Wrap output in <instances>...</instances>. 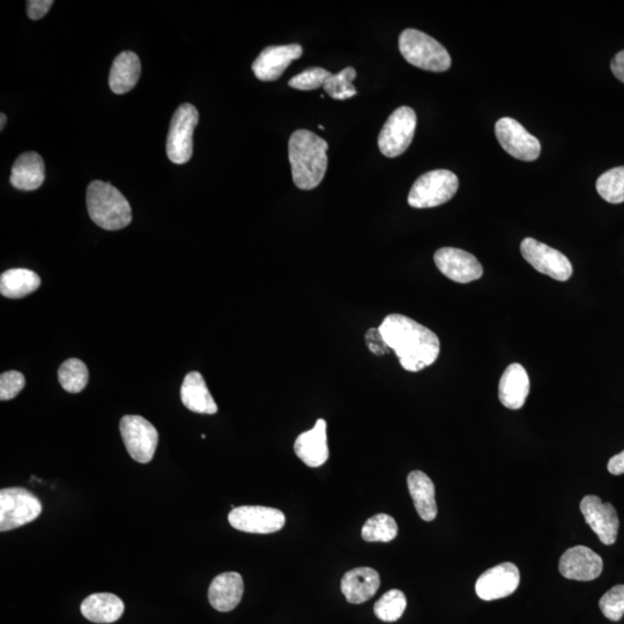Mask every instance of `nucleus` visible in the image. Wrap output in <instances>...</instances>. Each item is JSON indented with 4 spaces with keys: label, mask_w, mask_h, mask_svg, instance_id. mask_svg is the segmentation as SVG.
Returning <instances> with one entry per match:
<instances>
[{
    "label": "nucleus",
    "mask_w": 624,
    "mask_h": 624,
    "mask_svg": "<svg viewBox=\"0 0 624 624\" xmlns=\"http://www.w3.org/2000/svg\"><path fill=\"white\" fill-rule=\"evenodd\" d=\"M530 393V378L519 363H512L505 369L499 384V398L509 410H520Z\"/></svg>",
    "instance_id": "obj_19"
},
{
    "label": "nucleus",
    "mask_w": 624,
    "mask_h": 624,
    "mask_svg": "<svg viewBox=\"0 0 624 624\" xmlns=\"http://www.w3.org/2000/svg\"><path fill=\"white\" fill-rule=\"evenodd\" d=\"M181 399L183 405L191 412L208 415L218 412V405L208 391L203 376L196 371L185 376L181 388Z\"/></svg>",
    "instance_id": "obj_23"
},
{
    "label": "nucleus",
    "mask_w": 624,
    "mask_h": 624,
    "mask_svg": "<svg viewBox=\"0 0 624 624\" xmlns=\"http://www.w3.org/2000/svg\"><path fill=\"white\" fill-rule=\"evenodd\" d=\"M244 592L239 572H224L213 579L208 589V600L219 612H230L241 603Z\"/></svg>",
    "instance_id": "obj_21"
},
{
    "label": "nucleus",
    "mask_w": 624,
    "mask_h": 624,
    "mask_svg": "<svg viewBox=\"0 0 624 624\" xmlns=\"http://www.w3.org/2000/svg\"><path fill=\"white\" fill-rule=\"evenodd\" d=\"M25 376L19 371H6L0 376V399L3 401L16 398L25 388Z\"/></svg>",
    "instance_id": "obj_35"
},
{
    "label": "nucleus",
    "mask_w": 624,
    "mask_h": 624,
    "mask_svg": "<svg viewBox=\"0 0 624 624\" xmlns=\"http://www.w3.org/2000/svg\"><path fill=\"white\" fill-rule=\"evenodd\" d=\"M288 148L296 187L301 190L317 188L328 169L329 144L315 133L297 130L289 139Z\"/></svg>",
    "instance_id": "obj_2"
},
{
    "label": "nucleus",
    "mask_w": 624,
    "mask_h": 624,
    "mask_svg": "<svg viewBox=\"0 0 624 624\" xmlns=\"http://www.w3.org/2000/svg\"><path fill=\"white\" fill-rule=\"evenodd\" d=\"M58 380L65 391L70 393L83 391L89 380L86 364L79 359L66 360L59 367Z\"/></svg>",
    "instance_id": "obj_28"
},
{
    "label": "nucleus",
    "mask_w": 624,
    "mask_h": 624,
    "mask_svg": "<svg viewBox=\"0 0 624 624\" xmlns=\"http://www.w3.org/2000/svg\"><path fill=\"white\" fill-rule=\"evenodd\" d=\"M597 191L611 204L624 203V166L607 170L598 178Z\"/></svg>",
    "instance_id": "obj_30"
},
{
    "label": "nucleus",
    "mask_w": 624,
    "mask_h": 624,
    "mask_svg": "<svg viewBox=\"0 0 624 624\" xmlns=\"http://www.w3.org/2000/svg\"><path fill=\"white\" fill-rule=\"evenodd\" d=\"M332 77V73L322 68H311L289 80L288 85L299 91H315L324 87Z\"/></svg>",
    "instance_id": "obj_33"
},
{
    "label": "nucleus",
    "mask_w": 624,
    "mask_h": 624,
    "mask_svg": "<svg viewBox=\"0 0 624 624\" xmlns=\"http://www.w3.org/2000/svg\"><path fill=\"white\" fill-rule=\"evenodd\" d=\"M121 598L111 593H95L81 604V613L94 623H113L121 619L124 613Z\"/></svg>",
    "instance_id": "obj_26"
},
{
    "label": "nucleus",
    "mask_w": 624,
    "mask_h": 624,
    "mask_svg": "<svg viewBox=\"0 0 624 624\" xmlns=\"http://www.w3.org/2000/svg\"><path fill=\"white\" fill-rule=\"evenodd\" d=\"M378 329L391 351L398 356L401 367L411 373L432 366L440 355V339L432 330L410 317L389 315Z\"/></svg>",
    "instance_id": "obj_1"
},
{
    "label": "nucleus",
    "mask_w": 624,
    "mask_h": 624,
    "mask_svg": "<svg viewBox=\"0 0 624 624\" xmlns=\"http://www.w3.org/2000/svg\"><path fill=\"white\" fill-rule=\"evenodd\" d=\"M46 178V167L42 156L35 152L21 154L12 167L11 184L14 188L34 191L41 187Z\"/></svg>",
    "instance_id": "obj_22"
},
{
    "label": "nucleus",
    "mask_w": 624,
    "mask_h": 624,
    "mask_svg": "<svg viewBox=\"0 0 624 624\" xmlns=\"http://www.w3.org/2000/svg\"><path fill=\"white\" fill-rule=\"evenodd\" d=\"M294 450L296 456L309 467H319L328 462L330 451L325 420H317L314 428L297 437Z\"/></svg>",
    "instance_id": "obj_18"
},
{
    "label": "nucleus",
    "mask_w": 624,
    "mask_h": 624,
    "mask_svg": "<svg viewBox=\"0 0 624 624\" xmlns=\"http://www.w3.org/2000/svg\"><path fill=\"white\" fill-rule=\"evenodd\" d=\"M604 569L603 559L591 548L576 546L561 556L559 570L564 578L578 582L597 579Z\"/></svg>",
    "instance_id": "obj_16"
},
{
    "label": "nucleus",
    "mask_w": 624,
    "mask_h": 624,
    "mask_svg": "<svg viewBox=\"0 0 624 624\" xmlns=\"http://www.w3.org/2000/svg\"><path fill=\"white\" fill-rule=\"evenodd\" d=\"M399 50L408 63L421 70L445 72L451 68L448 50L432 36L416 29H406L400 34Z\"/></svg>",
    "instance_id": "obj_4"
},
{
    "label": "nucleus",
    "mask_w": 624,
    "mask_h": 624,
    "mask_svg": "<svg viewBox=\"0 0 624 624\" xmlns=\"http://www.w3.org/2000/svg\"><path fill=\"white\" fill-rule=\"evenodd\" d=\"M0 118H2V123H0V130H4L5 128V124H6V116L4 114L0 115Z\"/></svg>",
    "instance_id": "obj_40"
},
{
    "label": "nucleus",
    "mask_w": 624,
    "mask_h": 624,
    "mask_svg": "<svg viewBox=\"0 0 624 624\" xmlns=\"http://www.w3.org/2000/svg\"><path fill=\"white\" fill-rule=\"evenodd\" d=\"M88 213L95 225L106 230H120L132 221L128 199L110 183L94 181L87 189Z\"/></svg>",
    "instance_id": "obj_3"
},
{
    "label": "nucleus",
    "mask_w": 624,
    "mask_h": 624,
    "mask_svg": "<svg viewBox=\"0 0 624 624\" xmlns=\"http://www.w3.org/2000/svg\"><path fill=\"white\" fill-rule=\"evenodd\" d=\"M198 123L199 113L192 104L184 103L175 111L167 138V155L175 165H184L192 158L193 132Z\"/></svg>",
    "instance_id": "obj_7"
},
{
    "label": "nucleus",
    "mask_w": 624,
    "mask_h": 624,
    "mask_svg": "<svg viewBox=\"0 0 624 624\" xmlns=\"http://www.w3.org/2000/svg\"><path fill=\"white\" fill-rule=\"evenodd\" d=\"M302 55L303 48L300 44L267 47L252 64V71L260 81H276Z\"/></svg>",
    "instance_id": "obj_17"
},
{
    "label": "nucleus",
    "mask_w": 624,
    "mask_h": 624,
    "mask_svg": "<svg viewBox=\"0 0 624 624\" xmlns=\"http://www.w3.org/2000/svg\"><path fill=\"white\" fill-rule=\"evenodd\" d=\"M407 486L419 516L426 522H432L437 516L435 486L432 479L426 473L413 471L408 474Z\"/></svg>",
    "instance_id": "obj_25"
},
{
    "label": "nucleus",
    "mask_w": 624,
    "mask_h": 624,
    "mask_svg": "<svg viewBox=\"0 0 624 624\" xmlns=\"http://www.w3.org/2000/svg\"><path fill=\"white\" fill-rule=\"evenodd\" d=\"M356 76H358V73L353 68H346L338 74H332V77L324 86L325 93L330 95V98L339 101L353 98V96L358 94L353 85Z\"/></svg>",
    "instance_id": "obj_32"
},
{
    "label": "nucleus",
    "mask_w": 624,
    "mask_h": 624,
    "mask_svg": "<svg viewBox=\"0 0 624 624\" xmlns=\"http://www.w3.org/2000/svg\"><path fill=\"white\" fill-rule=\"evenodd\" d=\"M126 450L140 464L150 463L158 447V430L140 415H125L120 423Z\"/></svg>",
    "instance_id": "obj_9"
},
{
    "label": "nucleus",
    "mask_w": 624,
    "mask_h": 624,
    "mask_svg": "<svg viewBox=\"0 0 624 624\" xmlns=\"http://www.w3.org/2000/svg\"><path fill=\"white\" fill-rule=\"evenodd\" d=\"M228 520L234 529L255 534L276 533L284 529L286 524L284 512L259 505L234 508L228 515Z\"/></svg>",
    "instance_id": "obj_12"
},
{
    "label": "nucleus",
    "mask_w": 624,
    "mask_h": 624,
    "mask_svg": "<svg viewBox=\"0 0 624 624\" xmlns=\"http://www.w3.org/2000/svg\"><path fill=\"white\" fill-rule=\"evenodd\" d=\"M434 260L443 276L458 284H470L484 276L479 260L462 249L442 248L436 251Z\"/></svg>",
    "instance_id": "obj_13"
},
{
    "label": "nucleus",
    "mask_w": 624,
    "mask_h": 624,
    "mask_svg": "<svg viewBox=\"0 0 624 624\" xmlns=\"http://www.w3.org/2000/svg\"><path fill=\"white\" fill-rule=\"evenodd\" d=\"M141 64L138 55L132 51H123L115 58L109 74V86L115 94L132 91L138 84Z\"/></svg>",
    "instance_id": "obj_24"
},
{
    "label": "nucleus",
    "mask_w": 624,
    "mask_h": 624,
    "mask_svg": "<svg viewBox=\"0 0 624 624\" xmlns=\"http://www.w3.org/2000/svg\"><path fill=\"white\" fill-rule=\"evenodd\" d=\"M601 612L608 620L618 622L624 615V585H616L599 600Z\"/></svg>",
    "instance_id": "obj_34"
},
{
    "label": "nucleus",
    "mask_w": 624,
    "mask_h": 624,
    "mask_svg": "<svg viewBox=\"0 0 624 624\" xmlns=\"http://www.w3.org/2000/svg\"><path fill=\"white\" fill-rule=\"evenodd\" d=\"M361 533L368 542H390L397 538L398 525L391 516L378 514L367 520Z\"/></svg>",
    "instance_id": "obj_29"
},
{
    "label": "nucleus",
    "mask_w": 624,
    "mask_h": 624,
    "mask_svg": "<svg viewBox=\"0 0 624 624\" xmlns=\"http://www.w3.org/2000/svg\"><path fill=\"white\" fill-rule=\"evenodd\" d=\"M407 600L404 592L390 590L386 592L374 607L375 615L384 622H396L404 615Z\"/></svg>",
    "instance_id": "obj_31"
},
{
    "label": "nucleus",
    "mask_w": 624,
    "mask_h": 624,
    "mask_svg": "<svg viewBox=\"0 0 624 624\" xmlns=\"http://www.w3.org/2000/svg\"><path fill=\"white\" fill-rule=\"evenodd\" d=\"M366 344L369 351L377 356H383L391 352V348L383 337L380 329H370L366 333Z\"/></svg>",
    "instance_id": "obj_36"
},
{
    "label": "nucleus",
    "mask_w": 624,
    "mask_h": 624,
    "mask_svg": "<svg viewBox=\"0 0 624 624\" xmlns=\"http://www.w3.org/2000/svg\"><path fill=\"white\" fill-rule=\"evenodd\" d=\"M611 69L614 76L624 84V50L614 56L611 62Z\"/></svg>",
    "instance_id": "obj_38"
},
{
    "label": "nucleus",
    "mask_w": 624,
    "mask_h": 624,
    "mask_svg": "<svg viewBox=\"0 0 624 624\" xmlns=\"http://www.w3.org/2000/svg\"><path fill=\"white\" fill-rule=\"evenodd\" d=\"M42 503L24 488L0 492V531L7 532L34 522L42 514Z\"/></svg>",
    "instance_id": "obj_6"
},
{
    "label": "nucleus",
    "mask_w": 624,
    "mask_h": 624,
    "mask_svg": "<svg viewBox=\"0 0 624 624\" xmlns=\"http://www.w3.org/2000/svg\"><path fill=\"white\" fill-rule=\"evenodd\" d=\"M52 5H54L52 0H29L27 2L28 17L32 20H40L46 16Z\"/></svg>",
    "instance_id": "obj_37"
},
{
    "label": "nucleus",
    "mask_w": 624,
    "mask_h": 624,
    "mask_svg": "<svg viewBox=\"0 0 624 624\" xmlns=\"http://www.w3.org/2000/svg\"><path fill=\"white\" fill-rule=\"evenodd\" d=\"M416 114L410 107L393 111L378 137V147L386 158H397L412 144L416 130Z\"/></svg>",
    "instance_id": "obj_8"
},
{
    "label": "nucleus",
    "mask_w": 624,
    "mask_h": 624,
    "mask_svg": "<svg viewBox=\"0 0 624 624\" xmlns=\"http://www.w3.org/2000/svg\"><path fill=\"white\" fill-rule=\"evenodd\" d=\"M581 511L585 522L604 545L615 544L618 538L620 520L618 512L611 503H604L598 496H585L581 502Z\"/></svg>",
    "instance_id": "obj_14"
},
{
    "label": "nucleus",
    "mask_w": 624,
    "mask_h": 624,
    "mask_svg": "<svg viewBox=\"0 0 624 624\" xmlns=\"http://www.w3.org/2000/svg\"><path fill=\"white\" fill-rule=\"evenodd\" d=\"M520 252L534 269L554 280L568 281L574 273V267L566 255L532 237H526L520 243Z\"/></svg>",
    "instance_id": "obj_10"
},
{
    "label": "nucleus",
    "mask_w": 624,
    "mask_h": 624,
    "mask_svg": "<svg viewBox=\"0 0 624 624\" xmlns=\"http://www.w3.org/2000/svg\"><path fill=\"white\" fill-rule=\"evenodd\" d=\"M380 586L381 578L378 572L367 567L349 570L341 579V592L351 604L366 603L375 596Z\"/></svg>",
    "instance_id": "obj_20"
},
{
    "label": "nucleus",
    "mask_w": 624,
    "mask_h": 624,
    "mask_svg": "<svg viewBox=\"0 0 624 624\" xmlns=\"http://www.w3.org/2000/svg\"><path fill=\"white\" fill-rule=\"evenodd\" d=\"M495 135L503 150L520 161H536L540 156L539 139L514 118L503 117L497 121Z\"/></svg>",
    "instance_id": "obj_11"
},
{
    "label": "nucleus",
    "mask_w": 624,
    "mask_h": 624,
    "mask_svg": "<svg viewBox=\"0 0 624 624\" xmlns=\"http://www.w3.org/2000/svg\"><path fill=\"white\" fill-rule=\"evenodd\" d=\"M519 583V569L514 563L505 562L485 571L475 584V592L482 600H499L511 596Z\"/></svg>",
    "instance_id": "obj_15"
},
{
    "label": "nucleus",
    "mask_w": 624,
    "mask_h": 624,
    "mask_svg": "<svg viewBox=\"0 0 624 624\" xmlns=\"http://www.w3.org/2000/svg\"><path fill=\"white\" fill-rule=\"evenodd\" d=\"M40 286V277L27 269L9 270L0 277V293L7 299H22L37 291Z\"/></svg>",
    "instance_id": "obj_27"
},
{
    "label": "nucleus",
    "mask_w": 624,
    "mask_h": 624,
    "mask_svg": "<svg viewBox=\"0 0 624 624\" xmlns=\"http://www.w3.org/2000/svg\"><path fill=\"white\" fill-rule=\"evenodd\" d=\"M458 188L456 174L445 169L432 170L415 181L408 195V204L413 208L441 206L455 197Z\"/></svg>",
    "instance_id": "obj_5"
},
{
    "label": "nucleus",
    "mask_w": 624,
    "mask_h": 624,
    "mask_svg": "<svg viewBox=\"0 0 624 624\" xmlns=\"http://www.w3.org/2000/svg\"><path fill=\"white\" fill-rule=\"evenodd\" d=\"M607 468L609 473L614 475L624 474V450L620 452L619 455L609 459Z\"/></svg>",
    "instance_id": "obj_39"
}]
</instances>
